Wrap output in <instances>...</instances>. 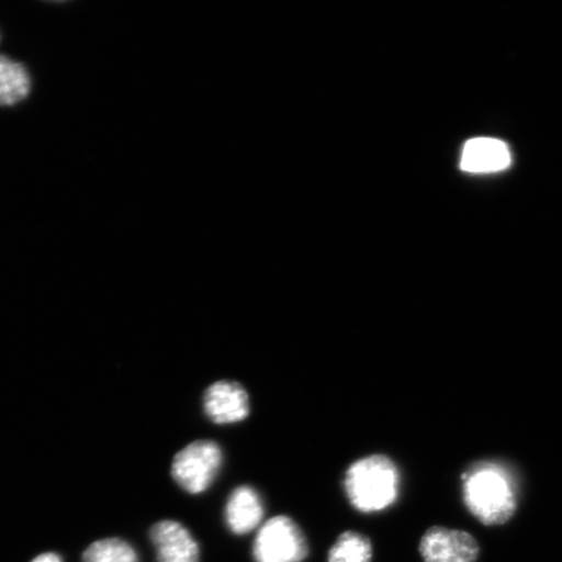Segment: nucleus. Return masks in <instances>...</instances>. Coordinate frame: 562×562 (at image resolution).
Listing matches in <instances>:
<instances>
[{
	"label": "nucleus",
	"instance_id": "obj_1",
	"mask_svg": "<svg viewBox=\"0 0 562 562\" xmlns=\"http://www.w3.org/2000/svg\"><path fill=\"white\" fill-rule=\"evenodd\" d=\"M463 502L484 526L504 525L516 515L518 502L507 470L494 462H477L462 475Z\"/></svg>",
	"mask_w": 562,
	"mask_h": 562
},
{
	"label": "nucleus",
	"instance_id": "obj_2",
	"mask_svg": "<svg viewBox=\"0 0 562 562\" xmlns=\"http://www.w3.org/2000/svg\"><path fill=\"white\" fill-rule=\"evenodd\" d=\"M400 482L396 463L384 454H372L351 463L344 476V490L351 507L371 515L397 502Z\"/></svg>",
	"mask_w": 562,
	"mask_h": 562
},
{
	"label": "nucleus",
	"instance_id": "obj_3",
	"mask_svg": "<svg viewBox=\"0 0 562 562\" xmlns=\"http://www.w3.org/2000/svg\"><path fill=\"white\" fill-rule=\"evenodd\" d=\"M251 557L255 562H305L307 539L291 517H272L257 530Z\"/></svg>",
	"mask_w": 562,
	"mask_h": 562
},
{
	"label": "nucleus",
	"instance_id": "obj_4",
	"mask_svg": "<svg viewBox=\"0 0 562 562\" xmlns=\"http://www.w3.org/2000/svg\"><path fill=\"white\" fill-rule=\"evenodd\" d=\"M223 460L220 445L211 440H196L175 456L171 474L188 494L200 495L215 482Z\"/></svg>",
	"mask_w": 562,
	"mask_h": 562
},
{
	"label": "nucleus",
	"instance_id": "obj_5",
	"mask_svg": "<svg viewBox=\"0 0 562 562\" xmlns=\"http://www.w3.org/2000/svg\"><path fill=\"white\" fill-rule=\"evenodd\" d=\"M480 552V544L472 533L442 526L428 529L419 543L424 562H475Z\"/></svg>",
	"mask_w": 562,
	"mask_h": 562
},
{
	"label": "nucleus",
	"instance_id": "obj_6",
	"mask_svg": "<svg viewBox=\"0 0 562 562\" xmlns=\"http://www.w3.org/2000/svg\"><path fill=\"white\" fill-rule=\"evenodd\" d=\"M203 411L216 425L238 424L248 418V392L240 383L220 381L211 384L203 395Z\"/></svg>",
	"mask_w": 562,
	"mask_h": 562
},
{
	"label": "nucleus",
	"instance_id": "obj_7",
	"mask_svg": "<svg viewBox=\"0 0 562 562\" xmlns=\"http://www.w3.org/2000/svg\"><path fill=\"white\" fill-rule=\"evenodd\" d=\"M149 537L157 551V562H200L201 548L192 532L173 519L154 525Z\"/></svg>",
	"mask_w": 562,
	"mask_h": 562
},
{
	"label": "nucleus",
	"instance_id": "obj_8",
	"mask_svg": "<svg viewBox=\"0 0 562 562\" xmlns=\"http://www.w3.org/2000/svg\"><path fill=\"white\" fill-rule=\"evenodd\" d=\"M263 501L255 488L240 486L232 491L224 508V521L232 533L248 536L263 525Z\"/></svg>",
	"mask_w": 562,
	"mask_h": 562
},
{
	"label": "nucleus",
	"instance_id": "obj_9",
	"mask_svg": "<svg viewBox=\"0 0 562 562\" xmlns=\"http://www.w3.org/2000/svg\"><path fill=\"white\" fill-rule=\"evenodd\" d=\"M510 164L507 144L496 138L477 137L463 146L460 167L469 173H495L507 170Z\"/></svg>",
	"mask_w": 562,
	"mask_h": 562
},
{
	"label": "nucleus",
	"instance_id": "obj_10",
	"mask_svg": "<svg viewBox=\"0 0 562 562\" xmlns=\"http://www.w3.org/2000/svg\"><path fill=\"white\" fill-rule=\"evenodd\" d=\"M32 90V77L23 63L0 54V108L24 102Z\"/></svg>",
	"mask_w": 562,
	"mask_h": 562
},
{
	"label": "nucleus",
	"instance_id": "obj_11",
	"mask_svg": "<svg viewBox=\"0 0 562 562\" xmlns=\"http://www.w3.org/2000/svg\"><path fill=\"white\" fill-rule=\"evenodd\" d=\"M371 540L357 531L342 532L331 548H329L327 562H371Z\"/></svg>",
	"mask_w": 562,
	"mask_h": 562
},
{
	"label": "nucleus",
	"instance_id": "obj_12",
	"mask_svg": "<svg viewBox=\"0 0 562 562\" xmlns=\"http://www.w3.org/2000/svg\"><path fill=\"white\" fill-rule=\"evenodd\" d=\"M82 562H139L138 553L123 539L98 540L83 552Z\"/></svg>",
	"mask_w": 562,
	"mask_h": 562
},
{
	"label": "nucleus",
	"instance_id": "obj_13",
	"mask_svg": "<svg viewBox=\"0 0 562 562\" xmlns=\"http://www.w3.org/2000/svg\"><path fill=\"white\" fill-rule=\"evenodd\" d=\"M32 562H61V559L58 557V554L48 552L40 554V557L35 558Z\"/></svg>",
	"mask_w": 562,
	"mask_h": 562
}]
</instances>
